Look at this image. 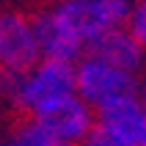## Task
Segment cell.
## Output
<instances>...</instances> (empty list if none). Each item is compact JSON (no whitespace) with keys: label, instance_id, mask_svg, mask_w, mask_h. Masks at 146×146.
Returning a JSON list of instances; mask_svg holds the SVG:
<instances>
[{"label":"cell","instance_id":"3957f363","mask_svg":"<svg viewBox=\"0 0 146 146\" xmlns=\"http://www.w3.org/2000/svg\"><path fill=\"white\" fill-rule=\"evenodd\" d=\"M135 91H138V74L121 72L105 64L102 58L83 55L74 64V97L83 99L94 113L110 102L135 97Z\"/></svg>","mask_w":146,"mask_h":146},{"label":"cell","instance_id":"6da1fadb","mask_svg":"<svg viewBox=\"0 0 146 146\" xmlns=\"http://www.w3.org/2000/svg\"><path fill=\"white\" fill-rule=\"evenodd\" d=\"M74 97V66L58 61H39L25 74L8 80L6 102L22 119H39L55 105Z\"/></svg>","mask_w":146,"mask_h":146},{"label":"cell","instance_id":"9c48e42d","mask_svg":"<svg viewBox=\"0 0 146 146\" xmlns=\"http://www.w3.org/2000/svg\"><path fill=\"white\" fill-rule=\"evenodd\" d=\"M3 141H6V146H66L55 141L44 127H39L33 119H19Z\"/></svg>","mask_w":146,"mask_h":146},{"label":"cell","instance_id":"4fadbf2b","mask_svg":"<svg viewBox=\"0 0 146 146\" xmlns=\"http://www.w3.org/2000/svg\"><path fill=\"white\" fill-rule=\"evenodd\" d=\"M6 91H8V77L0 72V105L6 102Z\"/></svg>","mask_w":146,"mask_h":146},{"label":"cell","instance_id":"5bb4252c","mask_svg":"<svg viewBox=\"0 0 146 146\" xmlns=\"http://www.w3.org/2000/svg\"><path fill=\"white\" fill-rule=\"evenodd\" d=\"M0 146H6V141H3V138H0Z\"/></svg>","mask_w":146,"mask_h":146},{"label":"cell","instance_id":"ba28073f","mask_svg":"<svg viewBox=\"0 0 146 146\" xmlns=\"http://www.w3.org/2000/svg\"><path fill=\"white\" fill-rule=\"evenodd\" d=\"M86 55L102 58L105 64L116 66V69H121V72H130V74H141L146 69V52L138 47V41L132 39L124 28L105 33L97 44L88 47Z\"/></svg>","mask_w":146,"mask_h":146},{"label":"cell","instance_id":"52a82bcc","mask_svg":"<svg viewBox=\"0 0 146 146\" xmlns=\"http://www.w3.org/2000/svg\"><path fill=\"white\" fill-rule=\"evenodd\" d=\"M33 121L39 127H44L55 141H61L66 146H80L91 132L97 130V113L77 97L55 105L52 110H47L44 116L33 119Z\"/></svg>","mask_w":146,"mask_h":146},{"label":"cell","instance_id":"7a4b0ae2","mask_svg":"<svg viewBox=\"0 0 146 146\" xmlns=\"http://www.w3.org/2000/svg\"><path fill=\"white\" fill-rule=\"evenodd\" d=\"M52 8L74 33V39L83 44L86 52L105 33L124 28L130 14L127 0H61V3H52Z\"/></svg>","mask_w":146,"mask_h":146},{"label":"cell","instance_id":"8992f818","mask_svg":"<svg viewBox=\"0 0 146 146\" xmlns=\"http://www.w3.org/2000/svg\"><path fill=\"white\" fill-rule=\"evenodd\" d=\"M97 130L119 146H146V108L138 97H124L97 110Z\"/></svg>","mask_w":146,"mask_h":146},{"label":"cell","instance_id":"7c38bea8","mask_svg":"<svg viewBox=\"0 0 146 146\" xmlns=\"http://www.w3.org/2000/svg\"><path fill=\"white\" fill-rule=\"evenodd\" d=\"M135 97L141 99V105L146 108V69L138 74V91H135Z\"/></svg>","mask_w":146,"mask_h":146},{"label":"cell","instance_id":"5b68a950","mask_svg":"<svg viewBox=\"0 0 146 146\" xmlns=\"http://www.w3.org/2000/svg\"><path fill=\"white\" fill-rule=\"evenodd\" d=\"M33 31H36V41H39L41 61H58V64H77L86 50L74 33L66 28V22L58 17V11L52 6H41L31 11Z\"/></svg>","mask_w":146,"mask_h":146},{"label":"cell","instance_id":"277c9868","mask_svg":"<svg viewBox=\"0 0 146 146\" xmlns=\"http://www.w3.org/2000/svg\"><path fill=\"white\" fill-rule=\"evenodd\" d=\"M41 61L31 11L25 8H0V72L8 80Z\"/></svg>","mask_w":146,"mask_h":146},{"label":"cell","instance_id":"30bf717a","mask_svg":"<svg viewBox=\"0 0 146 146\" xmlns=\"http://www.w3.org/2000/svg\"><path fill=\"white\" fill-rule=\"evenodd\" d=\"M124 31L130 33L132 39L138 41V47L146 52V0L130 3V14H127V22H124Z\"/></svg>","mask_w":146,"mask_h":146},{"label":"cell","instance_id":"8fae6325","mask_svg":"<svg viewBox=\"0 0 146 146\" xmlns=\"http://www.w3.org/2000/svg\"><path fill=\"white\" fill-rule=\"evenodd\" d=\"M80 146H119V143H116V141L110 138V135H105L102 130H94V132H91V135H88L86 141H83Z\"/></svg>","mask_w":146,"mask_h":146}]
</instances>
